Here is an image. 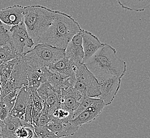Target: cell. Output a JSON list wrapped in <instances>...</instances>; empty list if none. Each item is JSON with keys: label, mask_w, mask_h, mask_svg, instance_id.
<instances>
[{"label": "cell", "mask_w": 150, "mask_h": 138, "mask_svg": "<svg viewBox=\"0 0 150 138\" xmlns=\"http://www.w3.org/2000/svg\"><path fill=\"white\" fill-rule=\"evenodd\" d=\"M122 8L129 11H144L150 6V0H117Z\"/></svg>", "instance_id": "cell-19"}, {"label": "cell", "mask_w": 150, "mask_h": 138, "mask_svg": "<svg viewBox=\"0 0 150 138\" xmlns=\"http://www.w3.org/2000/svg\"><path fill=\"white\" fill-rule=\"evenodd\" d=\"M3 122L0 120V138L1 136L2 132V127H3Z\"/></svg>", "instance_id": "cell-32"}, {"label": "cell", "mask_w": 150, "mask_h": 138, "mask_svg": "<svg viewBox=\"0 0 150 138\" xmlns=\"http://www.w3.org/2000/svg\"><path fill=\"white\" fill-rule=\"evenodd\" d=\"M98 98H91L88 96H84L79 106L72 113V120L84 111L93 103L98 101Z\"/></svg>", "instance_id": "cell-21"}, {"label": "cell", "mask_w": 150, "mask_h": 138, "mask_svg": "<svg viewBox=\"0 0 150 138\" xmlns=\"http://www.w3.org/2000/svg\"><path fill=\"white\" fill-rule=\"evenodd\" d=\"M47 82L55 90L61 91V89H66L70 87H74L76 78L68 77L60 73L50 70Z\"/></svg>", "instance_id": "cell-16"}, {"label": "cell", "mask_w": 150, "mask_h": 138, "mask_svg": "<svg viewBox=\"0 0 150 138\" xmlns=\"http://www.w3.org/2000/svg\"><path fill=\"white\" fill-rule=\"evenodd\" d=\"M55 90H56L48 82H45L40 84V86L37 89V92L44 103L49 95L54 92Z\"/></svg>", "instance_id": "cell-23"}, {"label": "cell", "mask_w": 150, "mask_h": 138, "mask_svg": "<svg viewBox=\"0 0 150 138\" xmlns=\"http://www.w3.org/2000/svg\"><path fill=\"white\" fill-rule=\"evenodd\" d=\"M26 86H28L27 66L23 55H21L17 58L9 80L2 88L1 99L16 90Z\"/></svg>", "instance_id": "cell-6"}, {"label": "cell", "mask_w": 150, "mask_h": 138, "mask_svg": "<svg viewBox=\"0 0 150 138\" xmlns=\"http://www.w3.org/2000/svg\"><path fill=\"white\" fill-rule=\"evenodd\" d=\"M24 6L16 5L0 9V21L6 26H16L23 21Z\"/></svg>", "instance_id": "cell-14"}, {"label": "cell", "mask_w": 150, "mask_h": 138, "mask_svg": "<svg viewBox=\"0 0 150 138\" xmlns=\"http://www.w3.org/2000/svg\"><path fill=\"white\" fill-rule=\"evenodd\" d=\"M105 107L104 103L98 98V101L93 103L76 118L70 120V122L74 126L79 127L84 124L90 123L101 114Z\"/></svg>", "instance_id": "cell-11"}, {"label": "cell", "mask_w": 150, "mask_h": 138, "mask_svg": "<svg viewBox=\"0 0 150 138\" xmlns=\"http://www.w3.org/2000/svg\"><path fill=\"white\" fill-rule=\"evenodd\" d=\"M32 97V92L28 86L22 87L19 90L15 105L9 113V115L24 121V115L26 106Z\"/></svg>", "instance_id": "cell-13"}, {"label": "cell", "mask_w": 150, "mask_h": 138, "mask_svg": "<svg viewBox=\"0 0 150 138\" xmlns=\"http://www.w3.org/2000/svg\"><path fill=\"white\" fill-rule=\"evenodd\" d=\"M27 69L38 70L48 68L65 56L64 49H59L45 44H38L32 49L23 54Z\"/></svg>", "instance_id": "cell-4"}, {"label": "cell", "mask_w": 150, "mask_h": 138, "mask_svg": "<svg viewBox=\"0 0 150 138\" xmlns=\"http://www.w3.org/2000/svg\"><path fill=\"white\" fill-rule=\"evenodd\" d=\"M6 25H0V46H11V32Z\"/></svg>", "instance_id": "cell-25"}, {"label": "cell", "mask_w": 150, "mask_h": 138, "mask_svg": "<svg viewBox=\"0 0 150 138\" xmlns=\"http://www.w3.org/2000/svg\"><path fill=\"white\" fill-rule=\"evenodd\" d=\"M3 122L2 132L0 138H17L15 135L16 130L27 124L25 121H21L10 115H8Z\"/></svg>", "instance_id": "cell-17"}, {"label": "cell", "mask_w": 150, "mask_h": 138, "mask_svg": "<svg viewBox=\"0 0 150 138\" xmlns=\"http://www.w3.org/2000/svg\"><path fill=\"white\" fill-rule=\"evenodd\" d=\"M75 67L64 56L47 68L51 71L60 73L68 77H75Z\"/></svg>", "instance_id": "cell-18"}, {"label": "cell", "mask_w": 150, "mask_h": 138, "mask_svg": "<svg viewBox=\"0 0 150 138\" xmlns=\"http://www.w3.org/2000/svg\"><path fill=\"white\" fill-rule=\"evenodd\" d=\"M84 64L98 80L111 77L122 79L127 71L126 62L119 58L115 48L107 44Z\"/></svg>", "instance_id": "cell-1"}, {"label": "cell", "mask_w": 150, "mask_h": 138, "mask_svg": "<svg viewBox=\"0 0 150 138\" xmlns=\"http://www.w3.org/2000/svg\"><path fill=\"white\" fill-rule=\"evenodd\" d=\"M47 127L50 131L54 133L59 138L74 135L79 129V127L74 126L70 121L55 118H52L47 124Z\"/></svg>", "instance_id": "cell-15"}, {"label": "cell", "mask_w": 150, "mask_h": 138, "mask_svg": "<svg viewBox=\"0 0 150 138\" xmlns=\"http://www.w3.org/2000/svg\"><path fill=\"white\" fill-rule=\"evenodd\" d=\"M17 61V58L4 62L0 65V81L2 88L9 80L12 71Z\"/></svg>", "instance_id": "cell-20"}, {"label": "cell", "mask_w": 150, "mask_h": 138, "mask_svg": "<svg viewBox=\"0 0 150 138\" xmlns=\"http://www.w3.org/2000/svg\"><path fill=\"white\" fill-rule=\"evenodd\" d=\"M40 112L41 111L35 108L34 107H33L32 112V125L34 127L39 125Z\"/></svg>", "instance_id": "cell-30"}, {"label": "cell", "mask_w": 150, "mask_h": 138, "mask_svg": "<svg viewBox=\"0 0 150 138\" xmlns=\"http://www.w3.org/2000/svg\"><path fill=\"white\" fill-rule=\"evenodd\" d=\"M2 84H1V81H0V101L1 100V92H2Z\"/></svg>", "instance_id": "cell-33"}, {"label": "cell", "mask_w": 150, "mask_h": 138, "mask_svg": "<svg viewBox=\"0 0 150 138\" xmlns=\"http://www.w3.org/2000/svg\"><path fill=\"white\" fill-rule=\"evenodd\" d=\"M18 57V56L12 51L10 46H0V61L2 63L12 60Z\"/></svg>", "instance_id": "cell-24"}, {"label": "cell", "mask_w": 150, "mask_h": 138, "mask_svg": "<svg viewBox=\"0 0 150 138\" xmlns=\"http://www.w3.org/2000/svg\"><path fill=\"white\" fill-rule=\"evenodd\" d=\"M101 95L98 99L104 103L105 106L111 105L120 88L121 79L115 77L98 80Z\"/></svg>", "instance_id": "cell-8"}, {"label": "cell", "mask_w": 150, "mask_h": 138, "mask_svg": "<svg viewBox=\"0 0 150 138\" xmlns=\"http://www.w3.org/2000/svg\"><path fill=\"white\" fill-rule=\"evenodd\" d=\"M56 12L57 10L40 5L24 6L23 21L35 45L51 25Z\"/></svg>", "instance_id": "cell-3"}, {"label": "cell", "mask_w": 150, "mask_h": 138, "mask_svg": "<svg viewBox=\"0 0 150 138\" xmlns=\"http://www.w3.org/2000/svg\"><path fill=\"white\" fill-rule=\"evenodd\" d=\"M33 107V104L32 101V97L30 99L29 102L26 106L25 115H24V121L26 123L29 124L32 126L33 125H32V112Z\"/></svg>", "instance_id": "cell-29"}, {"label": "cell", "mask_w": 150, "mask_h": 138, "mask_svg": "<svg viewBox=\"0 0 150 138\" xmlns=\"http://www.w3.org/2000/svg\"><path fill=\"white\" fill-rule=\"evenodd\" d=\"M19 90L20 89H17L12 92L8 95H6L4 97H3L2 99H1V101L4 104L6 107L9 110V112L11 111V110L13 108V107L15 105L16 100Z\"/></svg>", "instance_id": "cell-27"}, {"label": "cell", "mask_w": 150, "mask_h": 138, "mask_svg": "<svg viewBox=\"0 0 150 138\" xmlns=\"http://www.w3.org/2000/svg\"><path fill=\"white\" fill-rule=\"evenodd\" d=\"M65 56L75 66L83 64L84 54L82 46L81 31L75 35L64 49Z\"/></svg>", "instance_id": "cell-9"}, {"label": "cell", "mask_w": 150, "mask_h": 138, "mask_svg": "<svg viewBox=\"0 0 150 138\" xmlns=\"http://www.w3.org/2000/svg\"><path fill=\"white\" fill-rule=\"evenodd\" d=\"M2 63H2V62L0 61V65H1V64H2Z\"/></svg>", "instance_id": "cell-34"}, {"label": "cell", "mask_w": 150, "mask_h": 138, "mask_svg": "<svg viewBox=\"0 0 150 138\" xmlns=\"http://www.w3.org/2000/svg\"><path fill=\"white\" fill-rule=\"evenodd\" d=\"M32 96V101L33 106L35 108L41 111L43 107V103L38 95L37 90H31Z\"/></svg>", "instance_id": "cell-28"}, {"label": "cell", "mask_w": 150, "mask_h": 138, "mask_svg": "<svg viewBox=\"0 0 150 138\" xmlns=\"http://www.w3.org/2000/svg\"><path fill=\"white\" fill-rule=\"evenodd\" d=\"M34 131L38 138H59L54 133L48 129L47 125L35 127H34Z\"/></svg>", "instance_id": "cell-26"}, {"label": "cell", "mask_w": 150, "mask_h": 138, "mask_svg": "<svg viewBox=\"0 0 150 138\" xmlns=\"http://www.w3.org/2000/svg\"><path fill=\"white\" fill-rule=\"evenodd\" d=\"M75 73V88L80 92L83 96L98 98L101 95L98 81L85 64H82L76 66Z\"/></svg>", "instance_id": "cell-5"}, {"label": "cell", "mask_w": 150, "mask_h": 138, "mask_svg": "<svg viewBox=\"0 0 150 138\" xmlns=\"http://www.w3.org/2000/svg\"><path fill=\"white\" fill-rule=\"evenodd\" d=\"M10 112L6 107L4 104L0 101V120L3 121L6 119L9 114Z\"/></svg>", "instance_id": "cell-31"}, {"label": "cell", "mask_w": 150, "mask_h": 138, "mask_svg": "<svg viewBox=\"0 0 150 138\" xmlns=\"http://www.w3.org/2000/svg\"><path fill=\"white\" fill-rule=\"evenodd\" d=\"M9 30L11 35V49L18 56L23 55L25 47L31 49L35 45L28 34L23 21L16 26L11 27Z\"/></svg>", "instance_id": "cell-7"}, {"label": "cell", "mask_w": 150, "mask_h": 138, "mask_svg": "<svg viewBox=\"0 0 150 138\" xmlns=\"http://www.w3.org/2000/svg\"><path fill=\"white\" fill-rule=\"evenodd\" d=\"M34 127L27 124L18 128L15 133L17 138H32L34 134Z\"/></svg>", "instance_id": "cell-22"}, {"label": "cell", "mask_w": 150, "mask_h": 138, "mask_svg": "<svg viewBox=\"0 0 150 138\" xmlns=\"http://www.w3.org/2000/svg\"><path fill=\"white\" fill-rule=\"evenodd\" d=\"M82 30L71 15L57 10L51 25L40 37L38 44L65 49L73 37Z\"/></svg>", "instance_id": "cell-2"}, {"label": "cell", "mask_w": 150, "mask_h": 138, "mask_svg": "<svg viewBox=\"0 0 150 138\" xmlns=\"http://www.w3.org/2000/svg\"><path fill=\"white\" fill-rule=\"evenodd\" d=\"M82 46L84 51L83 64L89 60L96 52L104 45L98 37L92 32L85 29L81 30Z\"/></svg>", "instance_id": "cell-12"}, {"label": "cell", "mask_w": 150, "mask_h": 138, "mask_svg": "<svg viewBox=\"0 0 150 138\" xmlns=\"http://www.w3.org/2000/svg\"><path fill=\"white\" fill-rule=\"evenodd\" d=\"M84 96L74 87L61 90L60 108L72 114L78 108Z\"/></svg>", "instance_id": "cell-10"}]
</instances>
